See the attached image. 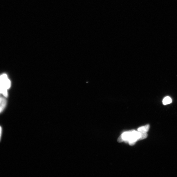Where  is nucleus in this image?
<instances>
[{
  "mask_svg": "<svg viewBox=\"0 0 177 177\" xmlns=\"http://www.w3.org/2000/svg\"><path fill=\"white\" fill-rule=\"evenodd\" d=\"M2 129L1 126H0V141L1 140V136L2 135Z\"/></svg>",
  "mask_w": 177,
  "mask_h": 177,
  "instance_id": "6",
  "label": "nucleus"
},
{
  "mask_svg": "<svg viewBox=\"0 0 177 177\" xmlns=\"http://www.w3.org/2000/svg\"><path fill=\"white\" fill-rule=\"evenodd\" d=\"M3 110L2 109V108L0 107V113H1Z\"/></svg>",
  "mask_w": 177,
  "mask_h": 177,
  "instance_id": "7",
  "label": "nucleus"
},
{
  "mask_svg": "<svg viewBox=\"0 0 177 177\" xmlns=\"http://www.w3.org/2000/svg\"><path fill=\"white\" fill-rule=\"evenodd\" d=\"M172 102L171 98L169 97H166L163 100V103L164 105H167Z\"/></svg>",
  "mask_w": 177,
  "mask_h": 177,
  "instance_id": "5",
  "label": "nucleus"
},
{
  "mask_svg": "<svg viewBox=\"0 0 177 177\" xmlns=\"http://www.w3.org/2000/svg\"><path fill=\"white\" fill-rule=\"evenodd\" d=\"M131 131V130L123 133L118 138V142H121L123 141H125L126 143H128L129 139L130 137Z\"/></svg>",
  "mask_w": 177,
  "mask_h": 177,
  "instance_id": "3",
  "label": "nucleus"
},
{
  "mask_svg": "<svg viewBox=\"0 0 177 177\" xmlns=\"http://www.w3.org/2000/svg\"><path fill=\"white\" fill-rule=\"evenodd\" d=\"M11 83L6 74L0 76V92L4 97H8L7 90L10 87Z\"/></svg>",
  "mask_w": 177,
  "mask_h": 177,
  "instance_id": "1",
  "label": "nucleus"
},
{
  "mask_svg": "<svg viewBox=\"0 0 177 177\" xmlns=\"http://www.w3.org/2000/svg\"><path fill=\"white\" fill-rule=\"evenodd\" d=\"M149 128H150V126L149 125H147L139 128L138 129V131L142 133H146L148 131Z\"/></svg>",
  "mask_w": 177,
  "mask_h": 177,
  "instance_id": "4",
  "label": "nucleus"
},
{
  "mask_svg": "<svg viewBox=\"0 0 177 177\" xmlns=\"http://www.w3.org/2000/svg\"><path fill=\"white\" fill-rule=\"evenodd\" d=\"M146 133H142L135 130H131L130 137L128 143L131 146L135 145L136 142L138 140H143L147 137Z\"/></svg>",
  "mask_w": 177,
  "mask_h": 177,
  "instance_id": "2",
  "label": "nucleus"
}]
</instances>
